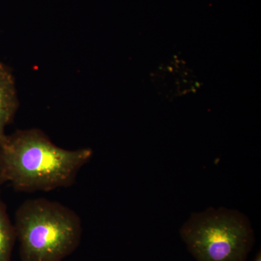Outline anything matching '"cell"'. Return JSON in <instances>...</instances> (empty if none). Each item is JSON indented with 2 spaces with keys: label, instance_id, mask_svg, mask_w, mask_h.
I'll use <instances>...</instances> for the list:
<instances>
[{
  "label": "cell",
  "instance_id": "obj_5",
  "mask_svg": "<svg viewBox=\"0 0 261 261\" xmlns=\"http://www.w3.org/2000/svg\"><path fill=\"white\" fill-rule=\"evenodd\" d=\"M19 105L14 75L9 67L0 61V142L6 136L5 128L14 119Z\"/></svg>",
  "mask_w": 261,
  "mask_h": 261
},
{
  "label": "cell",
  "instance_id": "obj_7",
  "mask_svg": "<svg viewBox=\"0 0 261 261\" xmlns=\"http://www.w3.org/2000/svg\"><path fill=\"white\" fill-rule=\"evenodd\" d=\"M253 261H261V252L260 250L258 252H257L256 256H255V259H254Z\"/></svg>",
  "mask_w": 261,
  "mask_h": 261
},
{
  "label": "cell",
  "instance_id": "obj_3",
  "mask_svg": "<svg viewBox=\"0 0 261 261\" xmlns=\"http://www.w3.org/2000/svg\"><path fill=\"white\" fill-rule=\"evenodd\" d=\"M179 234L197 261H247L255 244L246 215L223 207L192 213Z\"/></svg>",
  "mask_w": 261,
  "mask_h": 261
},
{
  "label": "cell",
  "instance_id": "obj_4",
  "mask_svg": "<svg viewBox=\"0 0 261 261\" xmlns=\"http://www.w3.org/2000/svg\"><path fill=\"white\" fill-rule=\"evenodd\" d=\"M150 78L159 95L169 100L195 93L201 86L194 70L176 57L161 63Z\"/></svg>",
  "mask_w": 261,
  "mask_h": 261
},
{
  "label": "cell",
  "instance_id": "obj_2",
  "mask_svg": "<svg viewBox=\"0 0 261 261\" xmlns=\"http://www.w3.org/2000/svg\"><path fill=\"white\" fill-rule=\"evenodd\" d=\"M14 225L21 261H62L78 248L83 233L74 211L44 198L23 202Z\"/></svg>",
  "mask_w": 261,
  "mask_h": 261
},
{
  "label": "cell",
  "instance_id": "obj_1",
  "mask_svg": "<svg viewBox=\"0 0 261 261\" xmlns=\"http://www.w3.org/2000/svg\"><path fill=\"white\" fill-rule=\"evenodd\" d=\"M92 155L89 147H58L39 128L17 130L0 142V186L8 183L21 192L70 187Z\"/></svg>",
  "mask_w": 261,
  "mask_h": 261
},
{
  "label": "cell",
  "instance_id": "obj_6",
  "mask_svg": "<svg viewBox=\"0 0 261 261\" xmlns=\"http://www.w3.org/2000/svg\"><path fill=\"white\" fill-rule=\"evenodd\" d=\"M16 240L15 225L10 219L0 192V261H12Z\"/></svg>",
  "mask_w": 261,
  "mask_h": 261
}]
</instances>
